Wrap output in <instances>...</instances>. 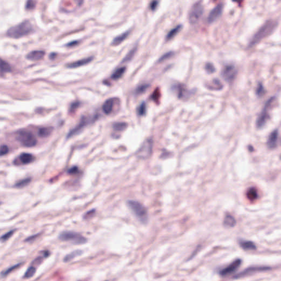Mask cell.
<instances>
[{
	"instance_id": "1",
	"label": "cell",
	"mask_w": 281,
	"mask_h": 281,
	"mask_svg": "<svg viewBox=\"0 0 281 281\" xmlns=\"http://www.w3.org/2000/svg\"><path fill=\"white\" fill-rule=\"evenodd\" d=\"M33 30V25L30 21L25 20L18 24L9 28L6 32V35L11 38H19L29 35Z\"/></svg>"
},
{
	"instance_id": "30",
	"label": "cell",
	"mask_w": 281,
	"mask_h": 281,
	"mask_svg": "<svg viewBox=\"0 0 281 281\" xmlns=\"http://www.w3.org/2000/svg\"><path fill=\"white\" fill-rule=\"evenodd\" d=\"M36 271V268L35 266H31L30 267H29L27 270L26 271L25 273H24L23 278L25 279H28L32 277L35 275Z\"/></svg>"
},
{
	"instance_id": "42",
	"label": "cell",
	"mask_w": 281,
	"mask_h": 281,
	"mask_svg": "<svg viewBox=\"0 0 281 281\" xmlns=\"http://www.w3.org/2000/svg\"><path fill=\"white\" fill-rule=\"evenodd\" d=\"M9 152V148L7 145H2L0 149V155L1 156H5Z\"/></svg>"
},
{
	"instance_id": "17",
	"label": "cell",
	"mask_w": 281,
	"mask_h": 281,
	"mask_svg": "<svg viewBox=\"0 0 281 281\" xmlns=\"http://www.w3.org/2000/svg\"><path fill=\"white\" fill-rule=\"evenodd\" d=\"M19 161L23 165L29 164L35 160V157L33 154L28 153H23L19 156Z\"/></svg>"
},
{
	"instance_id": "43",
	"label": "cell",
	"mask_w": 281,
	"mask_h": 281,
	"mask_svg": "<svg viewBox=\"0 0 281 281\" xmlns=\"http://www.w3.org/2000/svg\"><path fill=\"white\" fill-rule=\"evenodd\" d=\"M15 231V230H11L10 231L6 233L5 235H3L1 237V240L2 242H5V241H6L7 240H8V239L9 238L11 237V236L12 235H13L14 232Z\"/></svg>"
},
{
	"instance_id": "39",
	"label": "cell",
	"mask_w": 281,
	"mask_h": 281,
	"mask_svg": "<svg viewBox=\"0 0 281 281\" xmlns=\"http://www.w3.org/2000/svg\"><path fill=\"white\" fill-rule=\"evenodd\" d=\"M80 103L79 102H74L70 104V108H69V112L70 113H74L76 110H77L78 107L80 106Z\"/></svg>"
},
{
	"instance_id": "50",
	"label": "cell",
	"mask_w": 281,
	"mask_h": 281,
	"mask_svg": "<svg viewBox=\"0 0 281 281\" xmlns=\"http://www.w3.org/2000/svg\"><path fill=\"white\" fill-rule=\"evenodd\" d=\"M95 210H91V211H90L88 213L86 214V215L85 216V218H88V216L90 215V214H93L95 213Z\"/></svg>"
},
{
	"instance_id": "24",
	"label": "cell",
	"mask_w": 281,
	"mask_h": 281,
	"mask_svg": "<svg viewBox=\"0 0 281 281\" xmlns=\"http://www.w3.org/2000/svg\"><path fill=\"white\" fill-rule=\"evenodd\" d=\"M224 224L225 226L232 227L235 226V225L236 224V221L233 216L228 214L225 217Z\"/></svg>"
},
{
	"instance_id": "40",
	"label": "cell",
	"mask_w": 281,
	"mask_h": 281,
	"mask_svg": "<svg viewBox=\"0 0 281 281\" xmlns=\"http://www.w3.org/2000/svg\"><path fill=\"white\" fill-rule=\"evenodd\" d=\"M265 89L264 88L263 85L261 84H258V86L257 87V91H256L257 95L258 96H261L265 93Z\"/></svg>"
},
{
	"instance_id": "11",
	"label": "cell",
	"mask_w": 281,
	"mask_h": 281,
	"mask_svg": "<svg viewBox=\"0 0 281 281\" xmlns=\"http://www.w3.org/2000/svg\"><path fill=\"white\" fill-rule=\"evenodd\" d=\"M224 8V5L222 3H220L215 6L211 11L210 13L207 17V22L209 23H211L214 22L216 19L220 16Z\"/></svg>"
},
{
	"instance_id": "34",
	"label": "cell",
	"mask_w": 281,
	"mask_h": 281,
	"mask_svg": "<svg viewBox=\"0 0 281 281\" xmlns=\"http://www.w3.org/2000/svg\"><path fill=\"white\" fill-rule=\"evenodd\" d=\"M178 88V98H183V96H185V95L187 94L186 92H187V91L186 90V88H183V85H178L177 86Z\"/></svg>"
},
{
	"instance_id": "41",
	"label": "cell",
	"mask_w": 281,
	"mask_h": 281,
	"mask_svg": "<svg viewBox=\"0 0 281 281\" xmlns=\"http://www.w3.org/2000/svg\"><path fill=\"white\" fill-rule=\"evenodd\" d=\"M160 91H159L158 88H157L154 91L153 95H152V99L155 102H158V101H159V98H160Z\"/></svg>"
},
{
	"instance_id": "35",
	"label": "cell",
	"mask_w": 281,
	"mask_h": 281,
	"mask_svg": "<svg viewBox=\"0 0 281 281\" xmlns=\"http://www.w3.org/2000/svg\"><path fill=\"white\" fill-rule=\"evenodd\" d=\"M136 51V48H134L133 49H131V51L128 52V53L125 57L124 59H123V61H122L123 63V62H127L129 60H131V59L134 57Z\"/></svg>"
},
{
	"instance_id": "48",
	"label": "cell",
	"mask_w": 281,
	"mask_h": 281,
	"mask_svg": "<svg viewBox=\"0 0 281 281\" xmlns=\"http://www.w3.org/2000/svg\"><path fill=\"white\" fill-rule=\"evenodd\" d=\"M38 235H34V236H30V237H29L27 238V240H26V241H27V242H29V241H31V240H34V239L36 238V237H38Z\"/></svg>"
},
{
	"instance_id": "15",
	"label": "cell",
	"mask_w": 281,
	"mask_h": 281,
	"mask_svg": "<svg viewBox=\"0 0 281 281\" xmlns=\"http://www.w3.org/2000/svg\"><path fill=\"white\" fill-rule=\"evenodd\" d=\"M114 98H110L105 101L102 106L103 112L106 115H109L112 113L114 104Z\"/></svg>"
},
{
	"instance_id": "10",
	"label": "cell",
	"mask_w": 281,
	"mask_h": 281,
	"mask_svg": "<svg viewBox=\"0 0 281 281\" xmlns=\"http://www.w3.org/2000/svg\"><path fill=\"white\" fill-rule=\"evenodd\" d=\"M242 263L240 259H237L220 271V275L222 276H226L234 273L240 268Z\"/></svg>"
},
{
	"instance_id": "2",
	"label": "cell",
	"mask_w": 281,
	"mask_h": 281,
	"mask_svg": "<svg viewBox=\"0 0 281 281\" xmlns=\"http://www.w3.org/2000/svg\"><path fill=\"white\" fill-rule=\"evenodd\" d=\"M276 27V22H273L272 20L266 22L253 37L250 43V46H254V45L261 41L262 38H265L266 36L269 35L275 30Z\"/></svg>"
},
{
	"instance_id": "6",
	"label": "cell",
	"mask_w": 281,
	"mask_h": 281,
	"mask_svg": "<svg viewBox=\"0 0 281 281\" xmlns=\"http://www.w3.org/2000/svg\"><path fill=\"white\" fill-rule=\"evenodd\" d=\"M204 13V7L200 2L195 3L192 7L188 15V19L191 24L198 22Z\"/></svg>"
},
{
	"instance_id": "4",
	"label": "cell",
	"mask_w": 281,
	"mask_h": 281,
	"mask_svg": "<svg viewBox=\"0 0 281 281\" xmlns=\"http://www.w3.org/2000/svg\"><path fill=\"white\" fill-rule=\"evenodd\" d=\"M59 239L64 242H69L75 245L84 244L87 242V239L83 236L73 231H64L59 235Z\"/></svg>"
},
{
	"instance_id": "33",
	"label": "cell",
	"mask_w": 281,
	"mask_h": 281,
	"mask_svg": "<svg viewBox=\"0 0 281 281\" xmlns=\"http://www.w3.org/2000/svg\"><path fill=\"white\" fill-rule=\"evenodd\" d=\"M21 265H22V263H19V264H18L12 266V267H10V268H7V270H5V271H3L2 273H1V275H2V277L7 276L9 273H11L12 271H13L14 270H15L17 268L20 267Z\"/></svg>"
},
{
	"instance_id": "25",
	"label": "cell",
	"mask_w": 281,
	"mask_h": 281,
	"mask_svg": "<svg viewBox=\"0 0 281 281\" xmlns=\"http://www.w3.org/2000/svg\"><path fill=\"white\" fill-rule=\"evenodd\" d=\"M152 142H150L149 141H147V142H146L145 145H143L142 147V148L141 150H139V156L142 157H147L148 155V154H150V152L147 150V149H150L152 148Z\"/></svg>"
},
{
	"instance_id": "44",
	"label": "cell",
	"mask_w": 281,
	"mask_h": 281,
	"mask_svg": "<svg viewBox=\"0 0 281 281\" xmlns=\"http://www.w3.org/2000/svg\"><path fill=\"white\" fill-rule=\"evenodd\" d=\"M173 55H174V53L172 52H167V53L163 55L161 57L159 58L158 62H163L164 60H167L171 57H172Z\"/></svg>"
},
{
	"instance_id": "18",
	"label": "cell",
	"mask_w": 281,
	"mask_h": 281,
	"mask_svg": "<svg viewBox=\"0 0 281 281\" xmlns=\"http://www.w3.org/2000/svg\"><path fill=\"white\" fill-rule=\"evenodd\" d=\"M129 34H130V31H126L125 33H123V34H120L119 35L117 36V37H115L113 39V40L112 41V46H117V45H120L121 42H123V41L125 40L126 38L128 37Z\"/></svg>"
},
{
	"instance_id": "22",
	"label": "cell",
	"mask_w": 281,
	"mask_h": 281,
	"mask_svg": "<svg viewBox=\"0 0 281 281\" xmlns=\"http://www.w3.org/2000/svg\"><path fill=\"white\" fill-rule=\"evenodd\" d=\"M53 128L51 126L43 127L39 128L38 131V136L41 137H47L49 136L53 131Z\"/></svg>"
},
{
	"instance_id": "9",
	"label": "cell",
	"mask_w": 281,
	"mask_h": 281,
	"mask_svg": "<svg viewBox=\"0 0 281 281\" xmlns=\"http://www.w3.org/2000/svg\"><path fill=\"white\" fill-rule=\"evenodd\" d=\"M237 70L235 66L228 65L225 66L222 71V76L227 82H232L237 75Z\"/></svg>"
},
{
	"instance_id": "19",
	"label": "cell",
	"mask_w": 281,
	"mask_h": 281,
	"mask_svg": "<svg viewBox=\"0 0 281 281\" xmlns=\"http://www.w3.org/2000/svg\"><path fill=\"white\" fill-rule=\"evenodd\" d=\"M240 245L242 248L245 250H253L256 249V246L253 242L247 240H241Z\"/></svg>"
},
{
	"instance_id": "3",
	"label": "cell",
	"mask_w": 281,
	"mask_h": 281,
	"mask_svg": "<svg viewBox=\"0 0 281 281\" xmlns=\"http://www.w3.org/2000/svg\"><path fill=\"white\" fill-rule=\"evenodd\" d=\"M16 139L21 145L25 147H33L37 143L34 135L27 130H20L16 132Z\"/></svg>"
},
{
	"instance_id": "23",
	"label": "cell",
	"mask_w": 281,
	"mask_h": 281,
	"mask_svg": "<svg viewBox=\"0 0 281 281\" xmlns=\"http://www.w3.org/2000/svg\"><path fill=\"white\" fill-rule=\"evenodd\" d=\"M126 71V67H123L117 69L115 70L111 75V78L113 80H118L123 77V75Z\"/></svg>"
},
{
	"instance_id": "31",
	"label": "cell",
	"mask_w": 281,
	"mask_h": 281,
	"mask_svg": "<svg viewBox=\"0 0 281 281\" xmlns=\"http://www.w3.org/2000/svg\"><path fill=\"white\" fill-rule=\"evenodd\" d=\"M31 182V178H27L22 180H20L18 182H17L15 185L14 187L16 188H21L24 187L25 186H27Z\"/></svg>"
},
{
	"instance_id": "46",
	"label": "cell",
	"mask_w": 281,
	"mask_h": 281,
	"mask_svg": "<svg viewBox=\"0 0 281 281\" xmlns=\"http://www.w3.org/2000/svg\"><path fill=\"white\" fill-rule=\"evenodd\" d=\"M77 171H78V168L77 167H73L68 170V173L69 174H76Z\"/></svg>"
},
{
	"instance_id": "38",
	"label": "cell",
	"mask_w": 281,
	"mask_h": 281,
	"mask_svg": "<svg viewBox=\"0 0 281 281\" xmlns=\"http://www.w3.org/2000/svg\"><path fill=\"white\" fill-rule=\"evenodd\" d=\"M36 2L33 0H29L26 2L25 5V9L27 10L33 9L35 7Z\"/></svg>"
},
{
	"instance_id": "16",
	"label": "cell",
	"mask_w": 281,
	"mask_h": 281,
	"mask_svg": "<svg viewBox=\"0 0 281 281\" xmlns=\"http://www.w3.org/2000/svg\"><path fill=\"white\" fill-rule=\"evenodd\" d=\"M278 136H279V132H278V130H274L273 132L271 133L268 138V142H267L268 147L270 148H275L277 145Z\"/></svg>"
},
{
	"instance_id": "36",
	"label": "cell",
	"mask_w": 281,
	"mask_h": 281,
	"mask_svg": "<svg viewBox=\"0 0 281 281\" xmlns=\"http://www.w3.org/2000/svg\"><path fill=\"white\" fill-rule=\"evenodd\" d=\"M148 88H149V85L148 84H143V85H140L137 88L135 93H136L137 95L142 94V93H144L145 91L147 90Z\"/></svg>"
},
{
	"instance_id": "47",
	"label": "cell",
	"mask_w": 281,
	"mask_h": 281,
	"mask_svg": "<svg viewBox=\"0 0 281 281\" xmlns=\"http://www.w3.org/2000/svg\"><path fill=\"white\" fill-rule=\"evenodd\" d=\"M79 41H73L70 42H69L68 44H67V47H73L75 46V45H77V44H79Z\"/></svg>"
},
{
	"instance_id": "32",
	"label": "cell",
	"mask_w": 281,
	"mask_h": 281,
	"mask_svg": "<svg viewBox=\"0 0 281 281\" xmlns=\"http://www.w3.org/2000/svg\"><path fill=\"white\" fill-rule=\"evenodd\" d=\"M146 110H147L146 104L145 102H143L137 108V113L139 116H143L146 114Z\"/></svg>"
},
{
	"instance_id": "21",
	"label": "cell",
	"mask_w": 281,
	"mask_h": 281,
	"mask_svg": "<svg viewBox=\"0 0 281 281\" xmlns=\"http://www.w3.org/2000/svg\"><path fill=\"white\" fill-rule=\"evenodd\" d=\"M207 88L213 90H219L223 88V85L218 79H213L207 84Z\"/></svg>"
},
{
	"instance_id": "28",
	"label": "cell",
	"mask_w": 281,
	"mask_h": 281,
	"mask_svg": "<svg viewBox=\"0 0 281 281\" xmlns=\"http://www.w3.org/2000/svg\"><path fill=\"white\" fill-rule=\"evenodd\" d=\"M82 253V251L80 250H77L75 251H73V252H71V253L68 254L67 256L64 257V261L66 262H69L71 260L79 256Z\"/></svg>"
},
{
	"instance_id": "26",
	"label": "cell",
	"mask_w": 281,
	"mask_h": 281,
	"mask_svg": "<svg viewBox=\"0 0 281 281\" xmlns=\"http://www.w3.org/2000/svg\"><path fill=\"white\" fill-rule=\"evenodd\" d=\"M12 71L11 67L8 62L1 59V75L2 76L3 73H9Z\"/></svg>"
},
{
	"instance_id": "37",
	"label": "cell",
	"mask_w": 281,
	"mask_h": 281,
	"mask_svg": "<svg viewBox=\"0 0 281 281\" xmlns=\"http://www.w3.org/2000/svg\"><path fill=\"white\" fill-rule=\"evenodd\" d=\"M205 69L209 74H212L215 71V68L214 66H213V64L211 63H207L205 67Z\"/></svg>"
},
{
	"instance_id": "14",
	"label": "cell",
	"mask_w": 281,
	"mask_h": 281,
	"mask_svg": "<svg viewBox=\"0 0 281 281\" xmlns=\"http://www.w3.org/2000/svg\"><path fill=\"white\" fill-rule=\"evenodd\" d=\"M269 269V268L268 267H261V266H258V267H251L247 269H246L244 271H243L242 272L239 273L237 275L235 276L236 278L238 277H241L243 276H246L248 275H250L251 273H254L255 272H259V271H263L268 270Z\"/></svg>"
},
{
	"instance_id": "12",
	"label": "cell",
	"mask_w": 281,
	"mask_h": 281,
	"mask_svg": "<svg viewBox=\"0 0 281 281\" xmlns=\"http://www.w3.org/2000/svg\"><path fill=\"white\" fill-rule=\"evenodd\" d=\"M93 59V57H92V56L89 57L77 60L72 63H68L66 64V67L68 68H77L80 67L88 64V63H90Z\"/></svg>"
},
{
	"instance_id": "27",
	"label": "cell",
	"mask_w": 281,
	"mask_h": 281,
	"mask_svg": "<svg viewBox=\"0 0 281 281\" xmlns=\"http://www.w3.org/2000/svg\"><path fill=\"white\" fill-rule=\"evenodd\" d=\"M181 28H182V25H177L176 27L173 28L172 29L170 30L169 32L168 33V34H167V36H166V40H167V41L170 40L173 38H174L176 35L180 31Z\"/></svg>"
},
{
	"instance_id": "5",
	"label": "cell",
	"mask_w": 281,
	"mask_h": 281,
	"mask_svg": "<svg viewBox=\"0 0 281 281\" xmlns=\"http://www.w3.org/2000/svg\"><path fill=\"white\" fill-rule=\"evenodd\" d=\"M128 205L139 221L143 223H146L147 221V211L143 205L135 200H129L128 202Z\"/></svg>"
},
{
	"instance_id": "8",
	"label": "cell",
	"mask_w": 281,
	"mask_h": 281,
	"mask_svg": "<svg viewBox=\"0 0 281 281\" xmlns=\"http://www.w3.org/2000/svg\"><path fill=\"white\" fill-rule=\"evenodd\" d=\"M275 98H271L265 104L264 109L262 110L261 113L259 115V117H258L257 120L256 125L258 128H261L264 126L265 125L268 117V110L270 108L271 104L273 102Z\"/></svg>"
},
{
	"instance_id": "13",
	"label": "cell",
	"mask_w": 281,
	"mask_h": 281,
	"mask_svg": "<svg viewBox=\"0 0 281 281\" xmlns=\"http://www.w3.org/2000/svg\"><path fill=\"white\" fill-rule=\"evenodd\" d=\"M45 55V52L43 50H34L27 53L26 58L28 60L38 61L41 60Z\"/></svg>"
},
{
	"instance_id": "7",
	"label": "cell",
	"mask_w": 281,
	"mask_h": 281,
	"mask_svg": "<svg viewBox=\"0 0 281 281\" xmlns=\"http://www.w3.org/2000/svg\"><path fill=\"white\" fill-rule=\"evenodd\" d=\"M97 118V116H95V117H93V119H89L88 117H86L85 115H83L81 117L79 124L74 128L71 129V130L69 132L67 138L69 139L71 137L77 135V134H79L80 132L86 126L88 125L89 123L91 122V121H92L93 120H95Z\"/></svg>"
},
{
	"instance_id": "29",
	"label": "cell",
	"mask_w": 281,
	"mask_h": 281,
	"mask_svg": "<svg viewBox=\"0 0 281 281\" xmlns=\"http://www.w3.org/2000/svg\"><path fill=\"white\" fill-rule=\"evenodd\" d=\"M128 126V124L124 122H117L113 124V128L115 131H123L125 130Z\"/></svg>"
},
{
	"instance_id": "20",
	"label": "cell",
	"mask_w": 281,
	"mask_h": 281,
	"mask_svg": "<svg viewBox=\"0 0 281 281\" xmlns=\"http://www.w3.org/2000/svg\"><path fill=\"white\" fill-rule=\"evenodd\" d=\"M246 196L247 198L250 201H255L258 198V193L256 188L251 187L249 188L247 191Z\"/></svg>"
},
{
	"instance_id": "45",
	"label": "cell",
	"mask_w": 281,
	"mask_h": 281,
	"mask_svg": "<svg viewBox=\"0 0 281 281\" xmlns=\"http://www.w3.org/2000/svg\"><path fill=\"white\" fill-rule=\"evenodd\" d=\"M158 3L159 2L157 1H153L152 2H151L150 3V9L152 11H155L156 8H157V7L158 5Z\"/></svg>"
},
{
	"instance_id": "49",
	"label": "cell",
	"mask_w": 281,
	"mask_h": 281,
	"mask_svg": "<svg viewBox=\"0 0 281 281\" xmlns=\"http://www.w3.org/2000/svg\"><path fill=\"white\" fill-rule=\"evenodd\" d=\"M57 56V53L55 52H52L51 53L49 54V58L51 59H53Z\"/></svg>"
}]
</instances>
